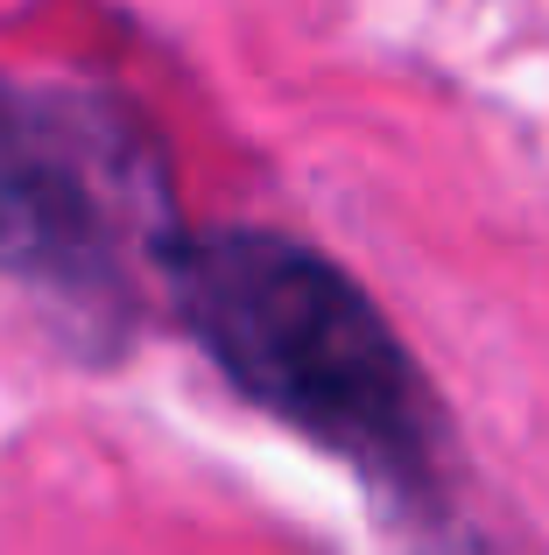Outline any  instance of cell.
I'll return each instance as SVG.
<instances>
[{
	"mask_svg": "<svg viewBox=\"0 0 549 555\" xmlns=\"http://www.w3.org/2000/svg\"><path fill=\"white\" fill-rule=\"evenodd\" d=\"M183 225L149 134L106 99L0 78V274L92 338L141 310V260L163 268Z\"/></svg>",
	"mask_w": 549,
	"mask_h": 555,
	"instance_id": "cell-2",
	"label": "cell"
},
{
	"mask_svg": "<svg viewBox=\"0 0 549 555\" xmlns=\"http://www.w3.org/2000/svg\"><path fill=\"white\" fill-rule=\"evenodd\" d=\"M163 282L183 331L254 408L395 492L430 486L437 401L381 302L339 260L289 232L233 225L183 232Z\"/></svg>",
	"mask_w": 549,
	"mask_h": 555,
	"instance_id": "cell-1",
	"label": "cell"
}]
</instances>
